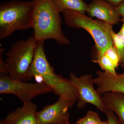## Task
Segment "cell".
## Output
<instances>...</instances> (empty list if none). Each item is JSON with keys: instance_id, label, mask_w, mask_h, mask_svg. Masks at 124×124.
<instances>
[{"instance_id": "1", "label": "cell", "mask_w": 124, "mask_h": 124, "mask_svg": "<svg viewBox=\"0 0 124 124\" xmlns=\"http://www.w3.org/2000/svg\"><path fill=\"white\" fill-rule=\"evenodd\" d=\"M44 40L37 42L35 55L27 76L26 81L34 77L40 78L44 83L53 89L55 95L76 102L78 92L70 79L57 75L49 62L45 53Z\"/></svg>"}, {"instance_id": "2", "label": "cell", "mask_w": 124, "mask_h": 124, "mask_svg": "<svg viewBox=\"0 0 124 124\" xmlns=\"http://www.w3.org/2000/svg\"><path fill=\"white\" fill-rule=\"evenodd\" d=\"M31 28L37 41L53 39L60 45H68L69 41L62 31L60 12L51 0H33Z\"/></svg>"}, {"instance_id": "3", "label": "cell", "mask_w": 124, "mask_h": 124, "mask_svg": "<svg viewBox=\"0 0 124 124\" xmlns=\"http://www.w3.org/2000/svg\"><path fill=\"white\" fill-rule=\"evenodd\" d=\"M33 1L12 0L0 5V40L31 28Z\"/></svg>"}, {"instance_id": "4", "label": "cell", "mask_w": 124, "mask_h": 124, "mask_svg": "<svg viewBox=\"0 0 124 124\" xmlns=\"http://www.w3.org/2000/svg\"><path fill=\"white\" fill-rule=\"evenodd\" d=\"M62 13L67 26L71 28L84 29L92 37L95 42L96 56L104 54L107 49L113 45L111 35L112 26L78 11L65 10Z\"/></svg>"}, {"instance_id": "5", "label": "cell", "mask_w": 124, "mask_h": 124, "mask_svg": "<svg viewBox=\"0 0 124 124\" xmlns=\"http://www.w3.org/2000/svg\"><path fill=\"white\" fill-rule=\"evenodd\" d=\"M37 41L33 34L26 40L14 43L6 54L8 75L15 79L26 82L27 76L33 62Z\"/></svg>"}, {"instance_id": "6", "label": "cell", "mask_w": 124, "mask_h": 124, "mask_svg": "<svg viewBox=\"0 0 124 124\" xmlns=\"http://www.w3.org/2000/svg\"><path fill=\"white\" fill-rule=\"evenodd\" d=\"M51 92L53 89L43 82L28 83L14 79L8 75L0 74V94H14L23 104L31 101L37 96Z\"/></svg>"}, {"instance_id": "7", "label": "cell", "mask_w": 124, "mask_h": 124, "mask_svg": "<svg viewBox=\"0 0 124 124\" xmlns=\"http://www.w3.org/2000/svg\"><path fill=\"white\" fill-rule=\"evenodd\" d=\"M69 77L78 92L77 108H84L86 104L89 103L105 114L108 108L103 102L102 96L94 87L93 76L90 74H85L78 77L75 73L71 72Z\"/></svg>"}, {"instance_id": "8", "label": "cell", "mask_w": 124, "mask_h": 124, "mask_svg": "<svg viewBox=\"0 0 124 124\" xmlns=\"http://www.w3.org/2000/svg\"><path fill=\"white\" fill-rule=\"evenodd\" d=\"M54 104L47 105L41 110L37 111L38 124H56L69 120V110L75 102L62 97Z\"/></svg>"}, {"instance_id": "9", "label": "cell", "mask_w": 124, "mask_h": 124, "mask_svg": "<svg viewBox=\"0 0 124 124\" xmlns=\"http://www.w3.org/2000/svg\"><path fill=\"white\" fill-rule=\"evenodd\" d=\"M86 13L90 17H96L112 26L121 21L115 7L104 0H92Z\"/></svg>"}, {"instance_id": "10", "label": "cell", "mask_w": 124, "mask_h": 124, "mask_svg": "<svg viewBox=\"0 0 124 124\" xmlns=\"http://www.w3.org/2000/svg\"><path fill=\"white\" fill-rule=\"evenodd\" d=\"M93 83L97 85L96 90L100 94L109 92L124 94V72L117 73L114 76L103 71H98L97 77L94 78Z\"/></svg>"}, {"instance_id": "11", "label": "cell", "mask_w": 124, "mask_h": 124, "mask_svg": "<svg viewBox=\"0 0 124 124\" xmlns=\"http://www.w3.org/2000/svg\"><path fill=\"white\" fill-rule=\"evenodd\" d=\"M37 108L36 105L29 102L9 113L2 121L5 124H38Z\"/></svg>"}, {"instance_id": "12", "label": "cell", "mask_w": 124, "mask_h": 124, "mask_svg": "<svg viewBox=\"0 0 124 124\" xmlns=\"http://www.w3.org/2000/svg\"><path fill=\"white\" fill-rule=\"evenodd\" d=\"M103 94V100L106 106L115 113L121 124H124V94L109 92Z\"/></svg>"}, {"instance_id": "13", "label": "cell", "mask_w": 124, "mask_h": 124, "mask_svg": "<svg viewBox=\"0 0 124 124\" xmlns=\"http://www.w3.org/2000/svg\"><path fill=\"white\" fill-rule=\"evenodd\" d=\"M54 7L60 13L73 10L85 14L88 5L83 0H51Z\"/></svg>"}, {"instance_id": "14", "label": "cell", "mask_w": 124, "mask_h": 124, "mask_svg": "<svg viewBox=\"0 0 124 124\" xmlns=\"http://www.w3.org/2000/svg\"><path fill=\"white\" fill-rule=\"evenodd\" d=\"M93 62L97 63L103 71L111 73L114 76L116 75V67L112 62L105 54L96 56V58L93 59Z\"/></svg>"}, {"instance_id": "15", "label": "cell", "mask_w": 124, "mask_h": 124, "mask_svg": "<svg viewBox=\"0 0 124 124\" xmlns=\"http://www.w3.org/2000/svg\"><path fill=\"white\" fill-rule=\"evenodd\" d=\"M113 46L115 47L119 55L120 62L122 68L124 67V38L118 32L116 33L112 30L111 32Z\"/></svg>"}, {"instance_id": "16", "label": "cell", "mask_w": 124, "mask_h": 124, "mask_svg": "<svg viewBox=\"0 0 124 124\" xmlns=\"http://www.w3.org/2000/svg\"><path fill=\"white\" fill-rule=\"evenodd\" d=\"M101 120L96 112L89 111L84 117L78 120L75 124H98Z\"/></svg>"}, {"instance_id": "17", "label": "cell", "mask_w": 124, "mask_h": 124, "mask_svg": "<svg viewBox=\"0 0 124 124\" xmlns=\"http://www.w3.org/2000/svg\"><path fill=\"white\" fill-rule=\"evenodd\" d=\"M104 54L112 62L116 68H117L120 64V59L115 47L113 45L109 47L105 51Z\"/></svg>"}, {"instance_id": "18", "label": "cell", "mask_w": 124, "mask_h": 124, "mask_svg": "<svg viewBox=\"0 0 124 124\" xmlns=\"http://www.w3.org/2000/svg\"><path fill=\"white\" fill-rule=\"evenodd\" d=\"M105 114L107 116L108 124H121L117 116L112 110L108 108Z\"/></svg>"}, {"instance_id": "19", "label": "cell", "mask_w": 124, "mask_h": 124, "mask_svg": "<svg viewBox=\"0 0 124 124\" xmlns=\"http://www.w3.org/2000/svg\"><path fill=\"white\" fill-rule=\"evenodd\" d=\"M5 50V49L4 48H0V74L8 75L7 64L2 59V53Z\"/></svg>"}, {"instance_id": "20", "label": "cell", "mask_w": 124, "mask_h": 124, "mask_svg": "<svg viewBox=\"0 0 124 124\" xmlns=\"http://www.w3.org/2000/svg\"><path fill=\"white\" fill-rule=\"evenodd\" d=\"M116 11L121 18V21H124V2L115 7Z\"/></svg>"}, {"instance_id": "21", "label": "cell", "mask_w": 124, "mask_h": 124, "mask_svg": "<svg viewBox=\"0 0 124 124\" xmlns=\"http://www.w3.org/2000/svg\"><path fill=\"white\" fill-rule=\"evenodd\" d=\"M109 4L115 7H117L122 2H124V0H104Z\"/></svg>"}, {"instance_id": "22", "label": "cell", "mask_w": 124, "mask_h": 124, "mask_svg": "<svg viewBox=\"0 0 124 124\" xmlns=\"http://www.w3.org/2000/svg\"><path fill=\"white\" fill-rule=\"evenodd\" d=\"M122 22H123V23L122 26L119 32L122 35V36L124 38V21H122Z\"/></svg>"}, {"instance_id": "23", "label": "cell", "mask_w": 124, "mask_h": 124, "mask_svg": "<svg viewBox=\"0 0 124 124\" xmlns=\"http://www.w3.org/2000/svg\"><path fill=\"white\" fill-rule=\"evenodd\" d=\"M61 124H71L69 123V120H66L64 121H63L62 123H61Z\"/></svg>"}, {"instance_id": "24", "label": "cell", "mask_w": 124, "mask_h": 124, "mask_svg": "<svg viewBox=\"0 0 124 124\" xmlns=\"http://www.w3.org/2000/svg\"><path fill=\"white\" fill-rule=\"evenodd\" d=\"M98 124H108V122L107 121H102L101 120Z\"/></svg>"}, {"instance_id": "25", "label": "cell", "mask_w": 124, "mask_h": 124, "mask_svg": "<svg viewBox=\"0 0 124 124\" xmlns=\"http://www.w3.org/2000/svg\"><path fill=\"white\" fill-rule=\"evenodd\" d=\"M0 124H5L3 122V121L2 120H1L0 122Z\"/></svg>"}, {"instance_id": "26", "label": "cell", "mask_w": 124, "mask_h": 124, "mask_svg": "<svg viewBox=\"0 0 124 124\" xmlns=\"http://www.w3.org/2000/svg\"><path fill=\"white\" fill-rule=\"evenodd\" d=\"M61 124V123H60V124Z\"/></svg>"}]
</instances>
